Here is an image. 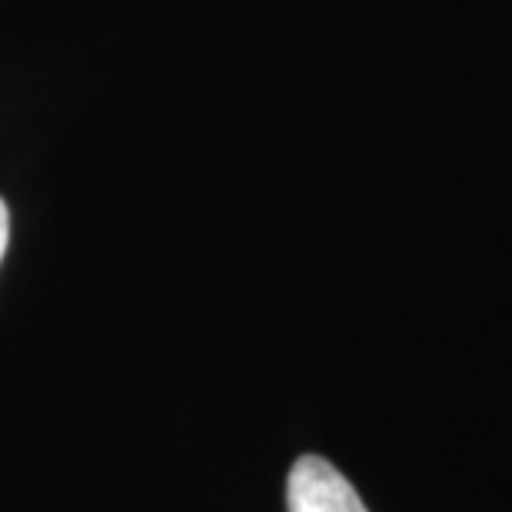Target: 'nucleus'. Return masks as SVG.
<instances>
[{
  "label": "nucleus",
  "mask_w": 512,
  "mask_h": 512,
  "mask_svg": "<svg viewBox=\"0 0 512 512\" xmlns=\"http://www.w3.org/2000/svg\"><path fill=\"white\" fill-rule=\"evenodd\" d=\"M286 506L290 512H370L350 479L316 453L293 463L286 479Z\"/></svg>",
  "instance_id": "1"
},
{
  "label": "nucleus",
  "mask_w": 512,
  "mask_h": 512,
  "mask_svg": "<svg viewBox=\"0 0 512 512\" xmlns=\"http://www.w3.org/2000/svg\"><path fill=\"white\" fill-rule=\"evenodd\" d=\"M7 240H10V210L4 197H0V260H4V253H7Z\"/></svg>",
  "instance_id": "2"
}]
</instances>
